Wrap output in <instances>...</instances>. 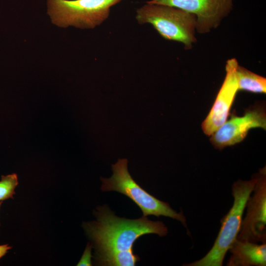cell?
Wrapping results in <instances>:
<instances>
[{
	"label": "cell",
	"instance_id": "obj_1",
	"mask_svg": "<svg viewBox=\"0 0 266 266\" xmlns=\"http://www.w3.org/2000/svg\"><path fill=\"white\" fill-rule=\"evenodd\" d=\"M96 220L83 222L82 227L94 248V262L101 266H134L139 261L134 253L137 239L147 234L165 236L166 226L147 216L129 219L115 215L107 205L99 206L94 211Z\"/></svg>",
	"mask_w": 266,
	"mask_h": 266
},
{
	"label": "cell",
	"instance_id": "obj_2",
	"mask_svg": "<svg viewBox=\"0 0 266 266\" xmlns=\"http://www.w3.org/2000/svg\"><path fill=\"white\" fill-rule=\"evenodd\" d=\"M255 175L249 180H238L232 188L233 202L228 213L221 220V226L214 244L200 259L185 266H222L228 251L236 239L240 231L247 200L255 184Z\"/></svg>",
	"mask_w": 266,
	"mask_h": 266
},
{
	"label": "cell",
	"instance_id": "obj_3",
	"mask_svg": "<svg viewBox=\"0 0 266 266\" xmlns=\"http://www.w3.org/2000/svg\"><path fill=\"white\" fill-rule=\"evenodd\" d=\"M112 170L113 174L110 178L100 177L102 191H116L127 196L139 207L143 216L170 217L180 222L187 228L186 217L182 210L177 212L167 202L150 194L133 179L128 169L127 159H119L112 165Z\"/></svg>",
	"mask_w": 266,
	"mask_h": 266
},
{
	"label": "cell",
	"instance_id": "obj_4",
	"mask_svg": "<svg viewBox=\"0 0 266 266\" xmlns=\"http://www.w3.org/2000/svg\"><path fill=\"white\" fill-rule=\"evenodd\" d=\"M136 19L140 24H151L163 38L182 43L186 49L196 41V17L180 8L146 3L137 9Z\"/></svg>",
	"mask_w": 266,
	"mask_h": 266
},
{
	"label": "cell",
	"instance_id": "obj_5",
	"mask_svg": "<svg viewBox=\"0 0 266 266\" xmlns=\"http://www.w3.org/2000/svg\"><path fill=\"white\" fill-rule=\"evenodd\" d=\"M122 0H47V13L59 27L92 29L105 21L110 8Z\"/></svg>",
	"mask_w": 266,
	"mask_h": 266
},
{
	"label": "cell",
	"instance_id": "obj_6",
	"mask_svg": "<svg viewBox=\"0 0 266 266\" xmlns=\"http://www.w3.org/2000/svg\"><path fill=\"white\" fill-rule=\"evenodd\" d=\"M256 182L248 198L246 212L236 239L262 243L266 242V167L254 174Z\"/></svg>",
	"mask_w": 266,
	"mask_h": 266
},
{
	"label": "cell",
	"instance_id": "obj_7",
	"mask_svg": "<svg viewBox=\"0 0 266 266\" xmlns=\"http://www.w3.org/2000/svg\"><path fill=\"white\" fill-rule=\"evenodd\" d=\"M266 129V112L264 104L256 105L247 109L242 116L232 115L210 135V141L218 149L238 143L253 128Z\"/></svg>",
	"mask_w": 266,
	"mask_h": 266
},
{
	"label": "cell",
	"instance_id": "obj_8",
	"mask_svg": "<svg viewBox=\"0 0 266 266\" xmlns=\"http://www.w3.org/2000/svg\"><path fill=\"white\" fill-rule=\"evenodd\" d=\"M146 3L174 7L195 15L200 33L217 27L233 6V0H151Z\"/></svg>",
	"mask_w": 266,
	"mask_h": 266
},
{
	"label": "cell",
	"instance_id": "obj_9",
	"mask_svg": "<svg viewBox=\"0 0 266 266\" xmlns=\"http://www.w3.org/2000/svg\"><path fill=\"white\" fill-rule=\"evenodd\" d=\"M238 62L235 58L227 61L226 76L214 103L201 123L202 130L210 136L227 120L238 90L236 69Z\"/></svg>",
	"mask_w": 266,
	"mask_h": 266
},
{
	"label": "cell",
	"instance_id": "obj_10",
	"mask_svg": "<svg viewBox=\"0 0 266 266\" xmlns=\"http://www.w3.org/2000/svg\"><path fill=\"white\" fill-rule=\"evenodd\" d=\"M229 251L228 266H266V243L236 239Z\"/></svg>",
	"mask_w": 266,
	"mask_h": 266
},
{
	"label": "cell",
	"instance_id": "obj_11",
	"mask_svg": "<svg viewBox=\"0 0 266 266\" xmlns=\"http://www.w3.org/2000/svg\"><path fill=\"white\" fill-rule=\"evenodd\" d=\"M236 74L238 90L254 93H266V78L238 65Z\"/></svg>",
	"mask_w": 266,
	"mask_h": 266
},
{
	"label": "cell",
	"instance_id": "obj_12",
	"mask_svg": "<svg viewBox=\"0 0 266 266\" xmlns=\"http://www.w3.org/2000/svg\"><path fill=\"white\" fill-rule=\"evenodd\" d=\"M18 185V179L16 173L2 175L0 180V201L13 199L15 189Z\"/></svg>",
	"mask_w": 266,
	"mask_h": 266
},
{
	"label": "cell",
	"instance_id": "obj_13",
	"mask_svg": "<svg viewBox=\"0 0 266 266\" xmlns=\"http://www.w3.org/2000/svg\"><path fill=\"white\" fill-rule=\"evenodd\" d=\"M92 245L90 242H88L83 254L76 266H92Z\"/></svg>",
	"mask_w": 266,
	"mask_h": 266
},
{
	"label": "cell",
	"instance_id": "obj_14",
	"mask_svg": "<svg viewBox=\"0 0 266 266\" xmlns=\"http://www.w3.org/2000/svg\"><path fill=\"white\" fill-rule=\"evenodd\" d=\"M11 248V246L8 244L0 245V259L4 256Z\"/></svg>",
	"mask_w": 266,
	"mask_h": 266
},
{
	"label": "cell",
	"instance_id": "obj_15",
	"mask_svg": "<svg viewBox=\"0 0 266 266\" xmlns=\"http://www.w3.org/2000/svg\"><path fill=\"white\" fill-rule=\"evenodd\" d=\"M2 202V201H0V206H1V204Z\"/></svg>",
	"mask_w": 266,
	"mask_h": 266
}]
</instances>
